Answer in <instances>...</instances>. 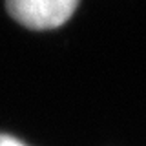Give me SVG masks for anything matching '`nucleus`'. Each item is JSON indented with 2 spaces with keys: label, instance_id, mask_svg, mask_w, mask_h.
I'll return each instance as SVG.
<instances>
[{
  "label": "nucleus",
  "instance_id": "f257e3e1",
  "mask_svg": "<svg viewBox=\"0 0 146 146\" xmlns=\"http://www.w3.org/2000/svg\"><path fill=\"white\" fill-rule=\"evenodd\" d=\"M9 15L31 29H51L68 20L79 0H6Z\"/></svg>",
  "mask_w": 146,
  "mask_h": 146
},
{
  "label": "nucleus",
  "instance_id": "f03ea898",
  "mask_svg": "<svg viewBox=\"0 0 146 146\" xmlns=\"http://www.w3.org/2000/svg\"><path fill=\"white\" fill-rule=\"evenodd\" d=\"M0 146H26V144H22L20 141H17V139H15V137L0 135Z\"/></svg>",
  "mask_w": 146,
  "mask_h": 146
}]
</instances>
